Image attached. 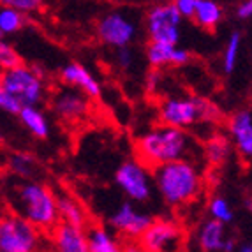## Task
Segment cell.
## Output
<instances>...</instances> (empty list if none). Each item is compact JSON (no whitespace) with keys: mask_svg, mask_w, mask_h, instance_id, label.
I'll use <instances>...</instances> for the list:
<instances>
[{"mask_svg":"<svg viewBox=\"0 0 252 252\" xmlns=\"http://www.w3.org/2000/svg\"><path fill=\"white\" fill-rule=\"evenodd\" d=\"M60 80H62L63 85L74 87V89L85 92L90 99H95V97L101 95V83L83 63L69 62L67 65H63L62 71H60Z\"/></svg>","mask_w":252,"mask_h":252,"instance_id":"5bb4252c","label":"cell"},{"mask_svg":"<svg viewBox=\"0 0 252 252\" xmlns=\"http://www.w3.org/2000/svg\"><path fill=\"white\" fill-rule=\"evenodd\" d=\"M21 55L16 51V48L13 44H9L7 41L0 42V67L2 71H7V69H13L21 65Z\"/></svg>","mask_w":252,"mask_h":252,"instance_id":"4316f807","label":"cell"},{"mask_svg":"<svg viewBox=\"0 0 252 252\" xmlns=\"http://www.w3.org/2000/svg\"><path fill=\"white\" fill-rule=\"evenodd\" d=\"M154 182L160 198L169 206H184L201 194L203 178L189 159L173 160L154 168Z\"/></svg>","mask_w":252,"mask_h":252,"instance_id":"277c9868","label":"cell"},{"mask_svg":"<svg viewBox=\"0 0 252 252\" xmlns=\"http://www.w3.org/2000/svg\"><path fill=\"white\" fill-rule=\"evenodd\" d=\"M235 252H252V242H251V244H244V245H240V247L236 249Z\"/></svg>","mask_w":252,"mask_h":252,"instance_id":"836d02e7","label":"cell"},{"mask_svg":"<svg viewBox=\"0 0 252 252\" xmlns=\"http://www.w3.org/2000/svg\"><path fill=\"white\" fill-rule=\"evenodd\" d=\"M182 14L173 0L157 2L145 14V32L150 42L178 44L182 37Z\"/></svg>","mask_w":252,"mask_h":252,"instance_id":"52a82bcc","label":"cell"},{"mask_svg":"<svg viewBox=\"0 0 252 252\" xmlns=\"http://www.w3.org/2000/svg\"><path fill=\"white\" fill-rule=\"evenodd\" d=\"M240 50H242V34L238 30H233L226 41V46L222 51V71L224 74H231L236 69V63L240 59Z\"/></svg>","mask_w":252,"mask_h":252,"instance_id":"cb8c5ba5","label":"cell"},{"mask_svg":"<svg viewBox=\"0 0 252 252\" xmlns=\"http://www.w3.org/2000/svg\"><path fill=\"white\" fill-rule=\"evenodd\" d=\"M9 203L13 212L27 219L39 229H51L59 226V196L34 180H20L11 187Z\"/></svg>","mask_w":252,"mask_h":252,"instance_id":"6da1fadb","label":"cell"},{"mask_svg":"<svg viewBox=\"0 0 252 252\" xmlns=\"http://www.w3.org/2000/svg\"><path fill=\"white\" fill-rule=\"evenodd\" d=\"M235 16L240 21L252 20V0H240L235 7Z\"/></svg>","mask_w":252,"mask_h":252,"instance_id":"4dcf8cb0","label":"cell"},{"mask_svg":"<svg viewBox=\"0 0 252 252\" xmlns=\"http://www.w3.org/2000/svg\"><path fill=\"white\" fill-rule=\"evenodd\" d=\"M39 244L37 227L18 214L2 217L0 222V252H35Z\"/></svg>","mask_w":252,"mask_h":252,"instance_id":"ba28073f","label":"cell"},{"mask_svg":"<svg viewBox=\"0 0 252 252\" xmlns=\"http://www.w3.org/2000/svg\"><path fill=\"white\" fill-rule=\"evenodd\" d=\"M46 97L44 76L34 67L21 63L2 71L0 78V108L9 115H20L27 106H39Z\"/></svg>","mask_w":252,"mask_h":252,"instance_id":"3957f363","label":"cell"},{"mask_svg":"<svg viewBox=\"0 0 252 252\" xmlns=\"http://www.w3.org/2000/svg\"><path fill=\"white\" fill-rule=\"evenodd\" d=\"M227 132L233 145L244 159L252 162V109H238L227 122Z\"/></svg>","mask_w":252,"mask_h":252,"instance_id":"4fadbf2b","label":"cell"},{"mask_svg":"<svg viewBox=\"0 0 252 252\" xmlns=\"http://www.w3.org/2000/svg\"><path fill=\"white\" fill-rule=\"evenodd\" d=\"M21 126L29 130L34 138L44 139L50 136V120L39 106H27L18 115Z\"/></svg>","mask_w":252,"mask_h":252,"instance_id":"ac0fdd59","label":"cell"},{"mask_svg":"<svg viewBox=\"0 0 252 252\" xmlns=\"http://www.w3.org/2000/svg\"><path fill=\"white\" fill-rule=\"evenodd\" d=\"M139 242L148 252H182L184 229L173 220H154Z\"/></svg>","mask_w":252,"mask_h":252,"instance_id":"30bf717a","label":"cell"},{"mask_svg":"<svg viewBox=\"0 0 252 252\" xmlns=\"http://www.w3.org/2000/svg\"><path fill=\"white\" fill-rule=\"evenodd\" d=\"M27 23V14L13 7H5L2 5L0 9V35L2 37H11L18 34Z\"/></svg>","mask_w":252,"mask_h":252,"instance_id":"603a6c76","label":"cell"},{"mask_svg":"<svg viewBox=\"0 0 252 252\" xmlns=\"http://www.w3.org/2000/svg\"><path fill=\"white\" fill-rule=\"evenodd\" d=\"M59 196V212H60V220L62 222L72 224V226L83 227L87 222V214H85L83 206L71 198L69 194H57Z\"/></svg>","mask_w":252,"mask_h":252,"instance_id":"44dd1931","label":"cell"},{"mask_svg":"<svg viewBox=\"0 0 252 252\" xmlns=\"http://www.w3.org/2000/svg\"><path fill=\"white\" fill-rule=\"evenodd\" d=\"M173 4L177 5L178 13L182 14L184 20H192L196 7H198V0H173Z\"/></svg>","mask_w":252,"mask_h":252,"instance_id":"f546056e","label":"cell"},{"mask_svg":"<svg viewBox=\"0 0 252 252\" xmlns=\"http://www.w3.org/2000/svg\"><path fill=\"white\" fill-rule=\"evenodd\" d=\"M89 99L90 97L85 92L74 89V87H67V89H60L55 94L51 108L63 120H69V122L80 120L89 113Z\"/></svg>","mask_w":252,"mask_h":252,"instance_id":"7c38bea8","label":"cell"},{"mask_svg":"<svg viewBox=\"0 0 252 252\" xmlns=\"http://www.w3.org/2000/svg\"><path fill=\"white\" fill-rule=\"evenodd\" d=\"M224 18V9L217 0H198L192 21L203 30H215Z\"/></svg>","mask_w":252,"mask_h":252,"instance_id":"d6986e66","label":"cell"},{"mask_svg":"<svg viewBox=\"0 0 252 252\" xmlns=\"http://www.w3.org/2000/svg\"><path fill=\"white\" fill-rule=\"evenodd\" d=\"M115 63L120 71H130L134 67L136 63V53L132 50V46H126V48H118L115 50Z\"/></svg>","mask_w":252,"mask_h":252,"instance_id":"f1b7e54d","label":"cell"},{"mask_svg":"<svg viewBox=\"0 0 252 252\" xmlns=\"http://www.w3.org/2000/svg\"><path fill=\"white\" fill-rule=\"evenodd\" d=\"M152 222L154 219L147 212L136 208L130 201L118 205L117 210H113V214L109 215V226L130 240L139 238L152 226Z\"/></svg>","mask_w":252,"mask_h":252,"instance_id":"8fae6325","label":"cell"},{"mask_svg":"<svg viewBox=\"0 0 252 252\" xmlns=\"http://www.w3.org/2000/svg\"><path fill=\"white\" fill-rule=\"evenodd\" d=\"M89 249L90 252H124V247L120 245L115 235L101 226L90 227L89 231Z\"/></svg>","mask_w":252,"mask_h":252,"instance_id":"ffe728a7","label":"cell"},{"mask_svg":"<svg viewBox=\"0 0 252 252\" xmlns=\"http://www.w3.org/2000/svg\"><path fill=\"white\" fill-rule=\"evenodd\" d=\"M53 244L57 252H90L89 235L83 231V227L67 222H60L55 227Z\"/></svg>","mask_w":252,"mask_h":252,"instance_id":"2e32d148","label":"cell"},{"mask_svg":"<svg viewBox=\"0 0 252 252\" xmlns=\"http://www.w3.org/2000/svg\"><path fill=\"white\" fill-rule=\"evenodd\" d=\"M226 240V224L215 219L205 220L196 233V242L203 252H222Z\"/></svg>","mask_w":252,"mask_h":252,"instance_id":"e0dca14e","label":"cell"},{"mask_svg":"<svg viewBox=\"0 0 252 252\" xmlns=\"http://www.w3.org/2000/svg\"><path fill=\"white\" fill-rule=\"evenodd\" d=\"M7 169L11 175H14L20 180H32L37 169V162L30 154L25 152H13L7 157Z\"/></svg>","mask_w":252,"mask_h":252,"instance_id":"7402d4cb","label":"cell"},{"mask_svg":"<svg viewBox=\"0 0 252 252\" xmlns=\"http://www.w3.org/2000/svg\"><path fill=\"white\" fill-rule=\"evenodd\" d=\"M124 252H148V251L141 245V242H127L124 245Z\"/></svg>","mask_w":252,"mask_h":252,"instance_id":"1f68e13d","label":"cell"},{"mask_svg":"<svg viewBox=\"0 0 252 252\" xmlns=\"http://www.w3.org/2000/svg\"><path fill=\"white\" fill-rule=\"evenodd\" d=\"M206 159L214 164H222L224 160L229 157V152H231V145H229V139L224 138V136H212L208 141H206Z\"/></svg>","mask_w":252,"mask_h":252,"instance_id":"d4e9b609","label":"cell"},{"mask_svg":"<svg viewBox=\"0 0 252 252\" xmlns=\"http://www.w3.org/2000/svg\"><path fill=\"white\" fill-rule=\"evenodd\" d=\"M208 212H210L212 219H215V220L224 222V224H229L233 219H235L231 205H229L227 199L222 198V196H215V198H212V201L208 203Z\"/></svg>","mask_w":252,"mask_h":252,"instance_id":"484cf974","label":"cell"},{"mask_svg":"<svg viewBox=\"0 0 252 252\" xmlns=\"http://www.w3.org/2000/svg\"><path fill=\"white\" fill-rule=\"evenodd\" d=\"M236 251V240L235 238H227L226 244H224L222 252H235Z\"/></svg>","mask_w":252,"mask_h":252,"instance_id":"d6a6232c","label":"cell"},{"mask_svg":"<svg viewBox=\"0 0 252 252\" xmlns=\"http://www.w3.org/2000/svg\"><path fill=\"white\" fill-rule=\"evenodd\" d=\"M0 2L5 7L18 9V11H21V13L25 14L39 13L42 9V5L46 4V0H0Z\"/></svg>","mask_w":252,"mask_h":252,"instance_id":"83f0119b","label":"cell"},{"mask_svg":"<svg viewBox=\"0 0 252 252\" xmlns=\"http://www.w3.org/2000/svg\"><path fill=\"white\" fill-rule=\"evenodd\" d=\"M147 168L148 166L141 160H126L118 166L117 173H115L117 185L132 201L145 203L152 196V185L156 182H152Z\"/></svg>","mask_w":252,"mask_h":252,"instance_id":"9c48e42d","label":"cell"},{"mask_svg":"<svg viewBox=\"0 0 252 252\" xmlns=\"http://www.w3.org/2000/svg\"><path fill=\"white\" fill-rule=\"evenodd\" d=\"M159 118L166 126L185 129L201 122H214L219 118V111L203 97H168L159 108Z\"/></svg>","mask_w":252,"mask_h":252,"instance_id":"5b68a950","label":"cell"},{"mask_svg":"<svg viewBox=\"0 0 252 252\" xmlns=\"http://www.w3.org/2000/svg\"><path fill=\"white\" fill-rule=\"evenodd\" d=\"M192 150L194 143L190 136L184 129L166 126V124L147 130L136 141L139 160L150 168H157L173 160L187 159Z\"/></svg>","mask_w":252,"mask_h":252,"instance_id":"7a4b0ae2","label":"cell"},{"mask_svg":"<svg viewBox=\"0 0 252 252\" xmlns=\"http://www.w3.org/2000/svg\"><path fill=\"white\" fill-rule=\"evenodd\" d=\"M147 60L152 67H180L190 62V53L185 48L177 44H164V42H150L147 46Z\"/></svg>","mask_w":252,"mask_h":252,"instance_id":"9a60e30c","label":"cell"},{"mask_svg":"<svg viewBox=\"0 0 252 252\" xmlns=\"http://www.w3.org/2000/svg\"><path fill=\"white\" fill-rule=\"evenodd\" d=\"M95 32L99 41L113 50L132 46L141 32V20L129 9H109L97 20Z\"/></svg>","mask_w":252,"mask_h":252,"instance_id":"8992f818","label":"cell"}]
</instances>
